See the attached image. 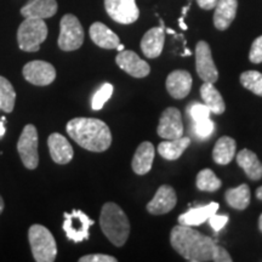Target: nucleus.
I'll return each mask as SVG.
<instances>
[{
  "label": "nucleus",
  "mask_w": 262,
  "mask_h": 262,
  "mask_svg": "<svg viewBox=\"0 0 262 262\" xmlns=\"http://www.w3.org/2000/svg\"><path fill=\"white\" fill-rule=\"evenodd\" d=\"M103 234L116 247H123L130 234V222L125 212L116 203H106L100 215Z\"/></svg>",
  "instance_id": "obj_3"
},
{
  "label": "nucleus",
  "mask_w": 262,
  "mask_h": 262,
  "mask_svg": "<svg viewBox=\"0 0 262 262\" xmlns=\"http://www.w3.org/2000/svg\"><path fill=\"white\" fill-rule=\"evenodd\" d=\"M170 243L175 251L191 262L212 261L216 242L191 226H175L170 233Z\"/></svg>",
  "instance_id": "obj_1"
},
{
  "label": "nucleus",
  "mask_w": 262,
  "mask_h": 262,
  "mask_svg": "<svg viewBox=\"0 0 262 262\" xmlns=\"http://www.w3.org/2000/svg\"><path fill=\"white\" fill-rule=\"evenodd\" d=\"M258 228H260V231L262 232V214L260 216V219H258Z\"/></svg>",
  "instance_id": "obj_43"
},
{
  "label": "nucleus",
  "mask_w": 262,
  "mask_h": 262,
  "mask_svg": "<svg viewBox=\"0 0 262 262\" xmlns=\"http://www.w3.org/2000/svg\"><path fill=\"white\" fill-rule=\"evenodd\" d=\"M116 62L118 67L134 78H145L149 74L150 67L146 61H143L136 52L131 50L119 51Z\"/></svg>",
  "instance_id": "obj_13"
},
{
  "label": "nucleus",
  "mask_w": 262,
  "mask_h": 262,
  "mask_svg": "<svg viewBox=\"0 0 262 262\" xmlns=\"http://www.w3.org/2000/svg\"><path fill=\"white\" fill-rule=\"evenodd\" d=\"M157 133L164 140H175L183 136L181 112L175 107H169L162 113Z\"/></svg>",
  "instance_id": "obj_12"
},
{
  "label": "nucleus",
  "mask_w": 262,
  "mask_h": 262,
  "mask_svg": "<svg viewBox=\"0 0 262 262\" xmlns=\"http://www.w3.org/2000/svg\"><path fill=\"white\" fill-rule=\"evenodd\" d=\"M79 262H117V258L104 254H90L80 257Z\"/></svg>",
  "instance_id": "obj_35"
},
{
  "label": "nucleus",
  "mask_w": 262,
  "mask_h": 262,
  "mask_svg": "<svg viewBox=\"0 0 262 262\" xmlns=\"http://www.w3.org/2000/svg\"><path fill=\"white\" fill-rule=\"evenodd\" d=\"M210 110L205 106V104L202 103H193L191 107H189V114H191L193 122H201V120H204L206 118L210 116Z\"/></svg>",
  "instance_id": "obj_33"
},
{
  "label": "nucleus",
  "mask_w": 262,
  "mask_h": 262,
  "mask_svg": "<svg viewBox=\"0 0 262 262\" xmlns=\"http://www.w3.org/2000/svg\"><path fill=\"white\" fill-rule=\"evenodd\" d=\"M198 5L204 10H212L215 8L217 0H196Z\"/></svg>",
  "instance_id": "obj_38"
},
{
  "label": "nucleus",
  "mask_w": 262,
  "mask_h": 262,
  "mask_svg": "<svg viewBox=\"0 0 262 262\" xmlns=\"http://www.w3.org/2000/svg\"><path fill=\"white\" fill-rule=\"evenodd\" d=\"M48 146L51 158L55 163L63 165V164H68L73 159V147L61 134H51L48 139Z\"/></svg>",
  "instance_id": "obj_16"
},
{
  "label": "nucleus",
  "mask_w": 262,
  "mask_h": 262,
  "mask_svg": "<svg viewBox=\"0 0 262 262\" xmlns=\"http://www.w3.org/2000/svg\"><path fill=\"white\" fill-rule=\"evenodd\" d=\"M108 16L120 25H131L139 19L140 10L135 0H104Z\"/></svg>",
  "instance_id": "obj_10"
},
{
  "label": "nucleus",
  "mask_w": 262,
  "mask_h": 262,
  "mask_svg": "<svg viewBox=\"0 0 262 262\" xmlns=\"http://www.w3.org/2000/svg\"><path fill=\"white\" fill-rule=\"evenodd\" d=\"M219 209V203L212 202L208 205L196 206L185 214L179 216V224L182 226H199L204 224L212 214H215Z\"/></svg>",
  "instance_id": "obj_22"
},
{
  "label": "nucleus",
  "mask_w": 262,
  "mask_h": 262,
  "mask_svg": "<svg viewBox=\"0 0 262 262\" xmlns=\"http://www.w3.org/2000/svg\"><path fill=\"white\" fill-rule=\"evenodd\" d=\"M38 130L33 124H27L22 130L21 136L17 141V152L21 157L22 163L28 170L38 168Z\"/></svg>",
  "instance_id": "obj_7"
},
{
  "label": "nucleus",
  "mask_w": 262,
  "mask_h": 262,
  "mask_svg": "<svg viewBox=\"0 0 262 262\" xmlns=\"http://www.w3.org/2000/svg\"><path fill=\"white\" fill-rule=\"evenodd\" d=\"M16 91L12 84L5 77L0 75V110L5 113H11L15 108Z\"/></svg>",
  "instance_id": "obj_28"
},
{
  "label": "nucleus",
  "mask_w": 262,
  "mask_h": 262,
  "mask_svg": "<svg viewBox=\"0 0 262 262\" xmlns=\"http://www.w3.org/2000/svg\"><path fill=\"white\" fill-rule=\"evenodd\" d=\"M28 241L35 261L52 262L56 260V241L47 227L41 225L31 226L28 229Z\"/></svg>",
  "instance_id": "obj_4"
},
{
  "label": "nucleus",
  "mask_w": 262,
  "mask_h": 262,
  "mask_svg": "<svg viewBox=\"0 0 262 262\" xmlns=\"http://www.w3.org/2000/svg\"><path fill=\"white\" fill-rule=\"evenodd\" d=\"M256 196H257V199L262 201V186L256 189Z\"/></svg>",
  "instance_id": "obj_41"
},
{
  "label": "nucleus",
  "mask_w": 262,
  "mask_h": 262,
  "mask_svg": "<svg viewBox=\"0 0 262 262\" xmlns=\"http://www.w3.org/2000/svg\"><path fill=\"white\" fill-rule=\"evenodd\" d=\"M209 222H210V226L214 228V231L219 232L228 222V215H217L215 212L209 217Z\"/></svg>",
  "instance_id": "obj_36"
},
{
  "label": "nucleus",
  "mask_w": 262,
  "mask_h": 262,
  "mask_svg": "<svg viewBox=\"0 0 262 262\" xmlns=\"http://www.w3.org/2000/svg\"><path fill=\"white\" fill-rule=\"evenodd\" d=\"M195 71L199 78L206 83H216L219 79V72L212 60L211 49L204 40L196 42L195 47Z\"/></svg>",
  "instance_id": "obj_9"
},
{
  "label": "nucleus",
  "mask_w": 262,
  "mask_h": 262,
  "mask_svg": "<svg viewBox=\"0 0 262 262\" xmlns=\"http://www.w3.org/2000/svg\"><path fill=\"white\" fill-rule=\"evenodd\" d=\"M212 261H215V262H231L232 261V257H231V255L228 254V251L226 250L225 248L216 245L215 251H214V257H212Z\"/></svg>",
  "instance_id": "obj_37"
},
{
  "label": "nucleus",
  "mask_w": 262,
  "mask_h": 262,
  "mask_svg": "<svg viewBox=\"0 0 262 262\" xmlns=\"http://www.w3.org/2000/svg\"><path fill=\"white\" fill-rule=\"evenodd\" d=\"M235 148L237 143L229 136H222L217 140L212 150V158L216 164L220 165H227L233 160L235 156Z\"/></svg>",
  "instance_id": "obj_24"
},
{
  "label": "nucleus",
  "mask_w": 262,
  "mask_h": 262,
  "mask_svg": "<svg viewBox=\"0 0 262 262\" xmlns=\"http://www.w3.org/2000/svg\"><path fill=\"white\" fill-rule=\"evenodd\" d=\"M214 9V26L219 31H226L237 15L238 0H217Z\"/></svg>",
  "instance_id": "obj_18"
},
{
  "label": "nucleus",
  "mask_w": 262,
  "mask_h": 262,
  "mask_svg": "<svg viewBox=\"0 0 262 262\" xmlns=\"http://www.w3.org/2000/svg\"><path fill=\"white\" fill-rule=\"evenodd\" d=\"M189 55H191V51H189V50H186V51H185V54H182V56H189Z\"/></svg>",
  "instance_id": "obj_45"
},
{
  "label": "nucleus",
  "mask_w": 262,
  "mask_h": 262,
  "mask_svg": "<svg viewBox=\"0 0 262 262\" xmlns=\"http://www.w3.org/2000/svg\"><path fill=\"white\" fill-rule=\"evenodd\" d=\"M201 96L203 98V102L210 110V112L215 114H222L225 112L226 106L224 98L212 83L204 81V84L201 88Z\"/></svg>",
  "instance_id": "obj_25"
},
{
  "label": "nucleus",
  "mask_w": 262,
  "mask_h": 262,
  "mask_svg": "<svg viewBox=\"0 0 262 262\" xmlns=\"http://www.w3.org/2000/svg\"><path fill=\"white\" fill-rule=\"evenodd\" d=\"M25 79L37 86H47L56 79V70L51 63L45 61H31L25 64L24 70Z\"/></svg>",
  "instance_id": "obj_11"
},
{
  "label": "nucleus",
  "mask_w": 262,
  "mask_h": 262,
  "mask_svg": "<svg viewBox=\"0 0 262 262\" xmlns=\"http://www.w3.org/2000/svg\"><path fill=\"white\" fill-rule=\"evenodd\" d=\"M195 185L198 189L206 192H215L222 186L221 180L210 169H203L196 175Z\"/></svg>",
  "instance_id": "obj_29"
},
{
  "label": "nucleus",
  "mask_w": 262,
  "mask_h": 262,
  "mask_svg": "<svg viewBox=\"0 0 262 262\" xmlns=\"http://www.w3.org/2000/svg\"><path fill=\"white\" fill-rule=\"evenodd\" d=\"M90 38L97 47L107 49V50H113L117 49L118 45L120 44L119 37L116 33L111 31L106 25H103L102 22H95L91 25L90 31H89Z\"/></svg>",
  "instance_id": "obj_21"
},
{
  "label": "nucleus",
  "mask_w": 262,
  "mask_h": 262,
  "mask_svg": "<svg viewBox=\"0 0 262 262\" xmlns=\"http://www.w3.org/2000/svg\"><path fill=\"white\" fill-rule=\"evenodd\" d=\"M84 42V29L80 21L74 15L67 14L61 18L58 48L62 51L78 50Z\"/></svg>",
  "instance_id": "obj_6"
},
{
  "label": "nucleus",
  "mask_w": 262,
  "mask_h": 262,
  "mask_svg": "<svg viewBox=\"0 0 262 262\" xmlns=\"http://www.w3.org/2000/svg\"><path fill=\"white\" fill-rule=\"evenodd\" d=\"M191 143L189 137H179L175 140L164 141L158 146V153L166 160H176L183 155Z\"/></svg>",
  "instance_id": "obj_26"
},
{
  "label": "nucleus",
  "mask_w": 262,
  "mask_h": 262,
  "mask_svg": "<svg viewBox=\"0 0 262 262\" xmlns=\"http://www.w3.org/2000/svg\"><path fill=\"white\" fill-rule=\"evenodd\" d=\"M66 129L72 140L90 152H104L112 145L110 127L96 118H74Z\"/></svg>",
  "instance_id": "obj_2"
},
{
  "label": "nucleus",
  "mask_w": 262,
  "mask_h": 262,
  "mask_svg": "<svg viewBox=\"0 0 262 262\" xmlns=\"http://www.w3.org/2000/svg\"><path fill=\"white\" fill-rule=\"evenodd\" d=\"M250 188L245 183L235 188H229L225 193V199L227 202V204L231 208L237 209V210H244V209H247L249 204H250Z\"/></svg>",
  "instance_id": "obj_27"
},
{
  "label": "nucleus",
  "mask_w": 262,
  "mask_h": 262,
  "mask_svg": "<svg viewBox=\"0 0 262 262\" xmlns=\"http://www.w3.org/2000/svg\"><path fill=\"white\" fill-rule=\"evenodd\" d=\"M117 50H118V51H123V50H124V45H123V44H119V45H118V47H117Z\"/></svg>",
  "instance_id": "obj_44"
},
{
  "label": "nucleus",
  "mask_w": 262,
  "mask_h": 262,
  "mask_svg": "<svg viewBox=\"0 0 262 262\" xmlns=\"http://www.w3.org/2000/svg\"><path fill=\"white\" fill-rule=\"evenodd\" d=\"M64 222L63 231L67 234V238L74 243H80V242L89 239L90 226L95 224L94 220L88 216L81 210L74 209L71 214L64 212Z\"/></svg>",
  "instance_id": "obj_8"
},
{
  "label": "nucleus",
  "mask_w": 262,
  "mask_h": 262,
  "mask_svg": "<svg viewBox=\"0 0 262 262\" xmlns=\"http://www.w3.org/2000/svg\"><path fill=\"white\" fill-rule=\"evenodd\" d=\"M56 0H29L21 9V15L25 18H50L57 12Z\"/></svg>",
  "instance_id": "obj_20"
},
{
  "label": "nucleus",
  "mask_w": 262,
  "mask_h": 262,
  "mask_svg": "<svg viewBox=\"0 0 262 262\" xmlns=\"http://www.w3.org/2000/svg\"><path fill=\"white\" fill-rule=\"evenodd\" d=\"M192 75L189 72L178 70L173 71L166 78V90L176 100H182L191 93L192 89Z\"/></svg>",
  "instance_id": "obj_15"
},
{
  "label": "nucleus",
  "mask_w": 262,
  "mask_h": 262,
  "mask_svg": "<svg viewBox=\"0 0 262 262\" xmlns=\"http://www.w3.org/2000/svg\"><path fill=\"white\" fill-rule=\"evenodd\" d=\"M47 37L48 26L44 19L27 17L18 27V48L26 52H37Z\"/></svg>",
  "instance_id": "obj_5"
},
{
  "label": "nucleus",
  "mask_w": 262,
  "mask_h": 262,
  "mask_svg": "<svg viewBox=\"0 0 262 262\" xmlns=\"http://www.w3.org/2000/svg\"><path fill=\"white\" fill-rule=\"evenodd\" d=\"M214 129L215 124L210 118H206L204 120L194 123V133L201 139H208L209 136H211V134L214 133Z\"/></svg>",
  "instance_id": "obj_32"
},
{
  "label": "nucleus",
  "mask_w": 262,
  "mask_h": 262,
  "mask_svg": "<svg viewBox=\"0 0 262 262\" xmlns=\"http://www.w3.org/2000/svg\"><path fill=\"white\" fill-rule=\"evenodd\" d=\"M5 122H6V118L2 117L0 118V139L5 135L6 129H5Z\"/></svg>",
  "instance_id": "obj_39"
},
{
  "label": "nucleus",
  "mask_w": 262,
  "mask_h": 262,
  "mask_svg": "<svg viewBox=\"0 0 262 262\" xmlns=\"http://www.w3.org/2000/svg\"><path fill=\"white\" fill-rule=\"evenodd\" d=\"M178 198H176L175 189L169 185H163L156 192V195L147 204V210L152 215L168 214L175 208Z\"/></svg>",
  "instance_id": "obj_14"
},
{
  "label": "nucleus",
  "mask_w": 262,
  "mask_h": 262,
  "mask_svg": "<svg viewBox=\"0 0 262 262\" xmlns=\"http://www.w3.org/2000/svg\"><path fill=\"white\" fill-rule=\"evenodd\" d=\"M164 41H165V32L162 26L150 28L141 40V50L146 57L157 58L162 54Z\"/></svg>",
  "instance_id": "obj_17"
},
{
  "label": "nucleus",
  "mask_w": 262,
  "mask_h": 262,
  "mask_svg": "<svg viewBox=\"0 0 262 262\" xmlns=\"http://www.w3.org/2000/svg\"><path fill=\"white\" fill-rule=\"evenodd\" d=\"M249 60L251 63L258 64L262 62V35L256 38L251 45L250 52H249Z\"/></svg>",
  "instance_id": "obj_34"
},
{
  "label": "nucleus",
  "mask_w": 262,
  "mask_h": 262,
  "mask_svg": "<svg viewBox=\"0 0 262 262\" xmlns=\"http://www.w3.org/2000/svg\"><path fill=\"white\" fill-rule=\"evenodd\" d=\"M4 206H5L4 199H3V196L0 195V215H2L3 211H4Z\"/></svg>",
  "instance_id": "obj_40"
},
{
  "label": "nucleus",
  "mask_w": 262,
  "mask_h": 262,
  "mask_svg": "<svg viewBox=\"0 0 262 262\" xmlns=\"http://www.w3.org/2000/svg\"><path fill=\"white\" fill-rule=\"evenodd\" d=\"M113 94V85L110 83H104L102 86L98 89L93 96V101H91V107L94 111L102 110L104 103L110 100Z\"/></svg>",
  "instance_id": "obj_31"
},
{
  "label": "nucleus",
  "mask_w": 262,
  "mask_h": 262,
  "mask_svg": "<svg viewBox=\"0 0 262 262\" xmlns=\"http://www.w3.org/2000/svg\"><path fill=\"white\" fill-rule=\"evenodd\" d=\"M237 163L250 180L258 181L262 179V163L253 150L242 149L237 155Z\"/></svg>",
  "instance_id": "obj_23"
},
{
  "label": "nucleus",
  "mask_w": 262,
  "mask_h": 262,
  "mask_svg": "<svg viewBox=\"0 0 262 262\" xmlns=\"http://www.w3.org/2000/svg\"><path fill=\"white\" fill-rule=\"evenodd\" d=\"M179 22H180V27H181L182 29H185V31H186V29H187V26L183 24V16L179 19Z\"/></svg>",
  "instance_id": "obj_42"
},
{
  "label": "nucleus",
  "mask_w": 262,
  "mask_h": 262,
  "mask_svg": "<svg viewBox=\"0 0 262 262\" xmlns=\"http://www.w3.org/2000/svg\"><path fill=\"white\" fill-rule=\"evenodd\" d=\"M156 148L148 141H145L137 147L135 155H134L131 166L134 172L137 175H146L152 169L153 160H155Z\"/></svg>",
  "instance_id": "obj_19"
},
{
  "label": "nucleus",
  "mask_w": 262,
  "mask_h": 262,
  "mask_svg": "<svg viewBox=\"0 0 262 262\" xmlns=\"http://www.w3.org/2000/svg\"><path fill=\"white\" fill-rule=\"evenodd\" d=\"M241 83L245 89L257 96H262V73L257 71H247L241 75Z\"/></svg>",
  "instance_id": "obj_30"
}]
</instances>
